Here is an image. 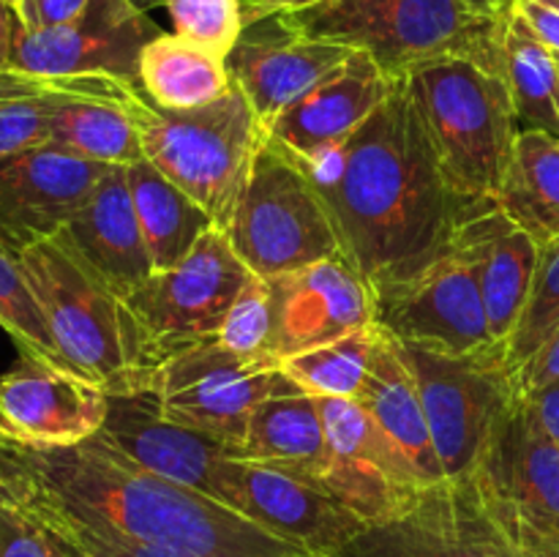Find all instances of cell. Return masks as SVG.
Instances as JSON below:
<instances>
[{
  "label": "cell",
  "mask_w": 559,
  "mask_h": 557,
  "mask_svg": "<svg viewBox=\"0 0 559 557\" xmlns=\"http://www.w3.org/2000/svg\"><path fill=\"white\" fill-rule=\"evenodd\" d=\"M559 328V240L540 246L538 268L522 317L506 344V360L516 375Z\"/></svg>",
  "instance_id": "cell-36"
},
{
  "label": "cell",
  "mask_w": 559,
  "mask_h": 557,
  "mask_svg": "<svg viewBox=\"0 0 559 557\" xmlns=\"http://www.w3.org/2000/svg\"><path fill=\"white\" fill-rule=\"evenodd\" d=\"M126 175H129L131 200H134L147 254H151L153 273L169 271L216 224L183 189H178L167 175L158 173L147 158L129 164Z\"/></svg>",
  "instance_id": "cell-27"
},
{
  "label": "cell",
  "mask_w": 559,
  "mask_h": 557,
  "mask_svg": "<svg viewBox=\"0 0 559 557\" xmlns=\"http://www.w3.org/2000/svg\"><path fill=\"white\" fill-rule=\"evenodd\" d=\"M251 276L254 273L235 254L227 233L213 227L178 265L153 273L131 293L126 306L145 344V382L169 355L216 339L229 306Z\"/></svg>",
  "instance_id": "cell-10"
},
{
  "label": "cell",
  "mask_w": 559,
  "mask_h": 557,
  "mask_svg": "<svg viewBox=\"0 0 559 557\" xmlns=\"http://www.w3.org/2000/svg\"><path fill=\"white\" fill-rule=\"evenodd\" d=\"M87 5L91 0H20L14 16L25 31H49L74 22Z\"/></svg>",
  "instance_id": "cell-40"
},
{
  "label": "cell",
  "mask_w": 559,
  "mask_h": 557,
  "mask_svg": "<svg viewBox=\"0 0 559 557\" xmlns=\"http://www.w3.org/2000/svg\"><path fill=\"white\" fill-rule=\"evenodd\" d=\"M453 249L473 268L489 315L491 336L506 349L527 304L540 246L533 235L511 222L497 202H484L462 218Z\"/></svg>",
  "instance_id": "cell-24"
},
{
  "label": "cell",
  "mask_w": 559,
  "mask_h": 557,
  "mask_svg": "<svg viewBox=\"0 0 559 557\" xmlns=\"http://www.w3.org/2000/svg\"><path fill=\"white\" fill-rule=\"evenodd\" d=\"M295 386L278 364L238 358L211 339L162 360L147 375L145 391L156 393L169 420L216 437L240 453L257 404Z\"/></svg>",
  "instance_id": "cell-11"
},
{
  "label": "cell",
  "mask_w": 559,
  "mask_h": 557,
  "mask_svg": "<svg viewBox=\"0 0 559 557\" xmlns=\"http://www.w3.org/2000/svg\"><path fill=\"white\" fill-rule=\"evenodd\" d=\"M55 238L123 300L153 276L126 167L112 164L98 180L91 200Z\"/></svg>",
  "instance_id": "cell-22"
},
{
  "label": "cell",
  "mask_w": 559,
  "mask_h": 557,
  "mask_svg": "<svg viewBox=\"0 0 559 557\" xmlns=\"http://www.w3.org/2000/svg\"><path fill=\"white\" fill-rule=\"evenodd\" d=\"M222 481L224 506L317 555L338 557L369 528L325 491L271 464L229 457Z\"/></svg>",
  "instance_id": "cell-14"
},
{
  "label": "cell",
  "mask_w": 559,
  "mask_h": 557,
  "mask_svg": "<svg viewBox=\"0 0 559 557\" xmlns=\"http://www.w3.org/2000/svg\"><path fill=\"white\" fill-rule=\"evenodd\" d=\"M358 402L369 410L382 431L393 437L396 446L407 453L426 486L445 481L407 355H404L402 344L382 333L380 328H377L369 377H366Z\"/></svg>",
  "instance_id": "cell-25"
},
{
  "label": "cell",
  "mask_w": 559,
  "mask_h": 557,
  "mask_svg": "<svg viewBox=\"0 0 559 557\" xmlns=\"http://www.w3.org/2000/svg\"><path fill=\"white\" fill-rule=\"evenodd\" d=\"M224 233L243 265L262 278L344 257L325 197L298 158L267 134Z\"/></svg>",
  "instance_id": "cell-7"
},
{
  "label": "cell",
  "mask_w": 559,
  "mask_h": 557,
  "mask_svg": "<svg viewBox=\"0 0 559 557\" xmlns=\"http://www.w3.org/2000/svg\"><path fill=\"white\" fill-rule=\"evenodd\" d=\"M540 3L551 5V9H557V11H559V0H540Z\"/></svg>",
  "instance_id": "cell-50"
},
{
  "label": "cell",
  "mask_w": 559,
  "mask_h": 557,
  "mask_svg": "<svg viewBox=\"0 0 559 557\" xmlns=\"http://www.w3.org/2000/svg\"><path fill=\"white\" fill-rule=\"evenodd\" d=\"M58 76L0 69V162L49 142V107Z\"/></svg>",
  "instance_id": "cell-34"
},
{
  "label": "cell",
  "mask_w": 559,
  "mask_h": 557,
  "mask_svg": "<svg viewBox=\"0 0 559 557\" xmlns=\"http://www.w3.org/2000/svg\"><path fill=\"white\" fill-rule=\"evenodd\" d=\"M0 328L9 333L20 355L66 366L22 271L20 251L3 238V233H0Z\"/></svg>",
  "instance_id": "cell-35"
},
{
  "label": "cell",
  "mask_w": 559,
  "mask_h": 557,
  "mask_svg": "<svg viewBox=\"0 0 559 557\" xmlns=\"http://www.w3.org/2000/svg\"><path fill=\"white\" fill-rule=\"evenodd\" d=\"M374 325L404 347L467 355L495 342L473 268L456 249L399 282L374 287Z\"/></svg>",
  "instance_id": "cell-12"
},
{
  "label": "cell",
  "mask_w": 559,
  "mask_h": 557,
  "mask_svg": "<svg viewBox=\"0 0 559 557\" xmlns=\"http://www.w3.org/2000/svg\"><path fill=\"white\" fill-rule=\"evenodd\" d=\"M513 9L524 16L530 31L551 49V55L559 60V11L551 5L540 3V0H516Z\"/></svg>",
  "instance_id": "cell-42"
},
{
  "label": "cell",
  "mask_w": 559,
  "mask_h": 557,
  "mask_svg": "<svg viewBox=\"0 0 559 557\" xmlns=\"http://www.w3.org/2000/svg\"><path fill=\"white\" fill-rule=\"evenodd\" d=\"M317 404H320L322 426H325L331 451L360 459V462L371 464L382 475L396 481L399 486H407V489L426 486L415 464L407 459V453L396 446L393 437L382 431V426L371 418V413L358 399L317 396Z\"/></svg>",
  "instance_id": "cell-32"
},
{
  "label": "cell",
  "mask_w": 559,
  "mask_h": 557,
  "mask_svg": "<svg viewBox=\"0 0 559 557\" xmlns=\"http://www.w3.org/2000/svg\"><path fill=\"white\" fill-rule=\"evenodd\" d=\"M31 489H33V486H31ZM38 511H41V508H38ZM41 517H44V513H41ZM49 528H52V524H49ZM52 530H55V528H52ZM55 533H58V530H55ZM58 535H60V533H58ZM60 538H63V535H60ZM63 544H66V557H85L80 549H76V546H71L66 538H63Z\"/></svg>",
  "instance_id": "cell-48"
},
{
  "label": "cell",
  "mask_w": 559,
  "mask_h": 557,
  "mask_svg": "<svg viewBox=\"0 0 559 557\" xmlns=\"http://www.w3.org/2000/svg\"><path fill=\"white\" fill-rule=\"evenodd\" d=\"M495 202L538 246L559 240V140L519 131Z\"/></svg>",
  "instance_id": "cell-28"
},
{
  "label": "cell",
  "mask_w": 559,
  "mask_h": 557,
  "mask_svg": "<svg viewBox=\"0 0 559 557\" xmlns=\"http://www.w3.org/2000/svg\"><path fill=\"white\" fill-rule=\"evenodd\" d=\"M14 9L0 0V69H9V55H11V42H14Z\"/></svg>",
  "instance_id": "cell-45"
},
{
  "label": "cell",
  "mask_w": 559,
  "mask_h": 557,
  "mask_svg": "<svg viewBox=\"0 0 559 557\" xmlns=\"http://www.w3.org/2000/svg\"><path fill=\"white\" fill-rule=\"evenodd\" d=\"M513 377H516L519 393H533L559 380V328Z\"/></svg>",
  "instance_id": "cell-41"
},
{
  "label": "cell",
  "mask_w": 559,
  "mask_h": 557,
  "mask_svg": "<svg viewBox=\"0 0 559 557\" xmlns=\"http://www.w3.org/2000/svg\"><path fill=\"white\" fill-rule=\"evenodd\" d=\"M491 3L500 5V9H506V11H511V9H513V3H516V0H491Z\"/></svg>",
  "instance_id": "cell-49"
},
{
  "label": "cell",
  "mask_w": 559,
  "mask_h": 557,
  "mask_svg": "<svg viewBox=\"0 0 559 557\" xmlns=\"http://www.w3.org/2000/svg\"><path fill=\"white\" fill-rule=\"evenodd\" d=\"M519 524H522V528L527 530V535H530V538H533V544L538 546L540 557H559V538H551V535L535 533V530L527 528V524H524L522 519H519Z\"/></svg>",
  "instance_id": "cell-46"
},
{
  "label": "cell",
  "mask_w": 559,
  "mask_h": 557,
  "mask_svg": "<svg viewBox=\"0 0 559 557\" xmlns=\"http://www.w3.org/2000/svg\"><path fill=\"white\" fill-rule=\"evenodd\" d=\"M151 14L131 0H91L82 16L49 31L14 22L9 69L41 76L107 74L140 85V58L158 36Z\"/></svg>",
  "instance_id": "cell-13"
},
{
  "label": "cell",
  "mask_w": 559,
  "mask_h": 557,
  "mask_svg": "<svg viewBox=\"0 0 559 557\" xmlns=\"http://www.w3.org/2000/svg\"><path fill=\"white\" fill-rule=\"evenodd\" d=\"M475 478L527 528L559 538V442L544 429L524 393L491 437Z\"/></svg>",
  "instance_id": "cell-20"
},
{
  "label": "cell",
  "mask_w": 559,
  "mask_h": 557,
  "mask_svg": "<svg viewBox=\"0 0 559 557\" xmlns=\"http://www.w3.org/2000/svg\"><path fill=\"white\" fill-rule=\"evenodd\" d=\"M500 69L519 131H544L559 140V63L516 9L502 25Z\"/></svg>",
  "instance_id": "cell-30"
},
{
  "label": "cell",
  "mask_w": 559,
  "mask_h": 557,
  "mask_svg": "<svg viewBox=\"0 0 559 557\" xmlns=\"http://www.w3.org/2000/svg\"><path fill=\"white\" fill-rule=\"evenodd\" d=\"M98 435L136 467L218 502L224 491V462L229 457L240 459L227 442L169 420L153 391L107 393V420Z\"/></svg>",
  "instance_id": "cell-17"
},
{
  "label": "cell",
  "mask_w": 559,
  "mask_h": 557,
  "mask_svg": "<svg viewBox=\"0 0 559 557\" xmlns=\"http://www.w3.org/2000/svg\"><path fill=\"white\" fill-rule=\"evenodd\" d=\"M20 451V448H16ZM22 453V451H20ZM25 459V457H22ZM27 464V459H25ZM31 470V486H33V497H36V506L41 508L44 519L69 541L71 546L82 552L85 557H197V555H183V552H169V549H156V546H145V544H134V541L118 538V535H107L98 533V530L85 528V524L74 522L58 502L52 500V495L47 491V486L41 484V478L36 475V470L27 464Z\"/></svg>",
  "instance_id": "cell-39"
},
{
  "label": "cell",
  "mask_w": 559,
  "mask_h": 557,
  "mask_svg": "<svg viewBox=\"0 0 559 557\" xmlns=\"http://www.w3.org/2000/svg\"><path fill=\"white\" fill-rule=\"evenodd\" d=\"M278 16L304 36L366 52L388 80H399L442 58L500 69L508 11L491 0H328Z\"/></svg>",
  "instance_id": "cell-3"
},
{
  "label": "cell",
  "mask_w": 559,
  "mask_h": 557,
  "mask_svg": "<svg viewBox=\"0 0 559 557\" xmlns=\"http://www.w3.org/2000/svg\"><path fill=\"white\" fill-rule=\"evenodd\" d=\"M107 420V391L66 366L20 355L0 377V431L27 448H69Z\"/></svg>",
  "instance_id": "cell-16"
},
{
  "label": "cell",
  "mask_w": 559,
  "mask_h": 557,
  "mask_svg": "<svg viewBox=\"0 0 559 557\" xmlns=\"http://www.w3.org/2000/svg\"><path fill=\"white\" fill-rule=\"evenodd\" d=\"M140 85L107 74L58 76L49 107V142L98 164L140 162L142 142L134 107Z\"/></svg>",
  "instance_id": "cell-21"
},
{
  "label": "cell",
  "mask_w": 559,
  "mask_h": 557,
  "mask_svg": "<svg viewBox=\"0 0 559 557\" xmlns=\"http://www.w3.org/2000/svg\"><path fill=\"white\" fill-rule=\"evenodd\" d=\"M140 87L162 109H197L233 87L227 60L175 33H158L140 58Z\"/></svg>",
  "instance_id": "cell-29"
},
{
  "label": "cell",
  "mask_w": 559,
  "mask_h": 557,
  "mask_svg": "<svg viewBox=\"0 0 559 557\" xmlns=\"http://www.w3.org/2000/svg\"><path fill=\"white\" fill-rule=\"evenodd\" d=\"M142 156L227 229L265 126L238 85L197 109H162L142 93L134 107Z\"/></svg>",
  "instance_id": "cell-6"
},
{
  "label": "cell",
  "mask_w": 559,
  "mask_h": 557,
  "mask_svg": "<svg viewBox=\"0 0 559 557\" xmlns=\"http://www.w3.org/2000/svg\"><path fill=\"white\" fill-rule=\"evenodd\" d=\"M524 399L530 402L533 413L538 415L544 429L559 442V380L549 382V386L538 388L533 393H524Z\"/></svg>",
  "instance_id": "cell-43"
},
{
  "label": "cell",
  "mask_w": 559,
  "mask_h": 557,
  "mask_svg": "<svg viewBox=\"0 0 559 557\" xmlns=\"http://www.w3.org/2000/svg\"><path fill=\"white\" fill-rule=\"evenodd\" d=\"M557 63H559V60H557Z\"/></svg>",
  "instance_id": "cell-53"
},
{
  "label": "cell",
  "mask_w": 559,
  "mask_h": 557,
  "mask_svg": "<svg viewBox=\"0 0 559 557\" xmlns=\"http://www.w3.org/2000/svg\"><path fill=\"white\" fill-rule=\"evenodd\" d=\"M404 355L418 382L445 481L473 478L489 451L491 437L519 399L506 349L451 355L404 347Z\"/></svg>",
  "instance_id": "cell-9"
},
{
  "label": "cell",
  "mask_w": 559,
  "mask_h": 557,
  "mask_svg": "<svg viewBox=\"0 0 559 557\" xmlns=\"http://www.w3.org/2000/svg\"><path fill=\"white\" fill-rule=\"evenodd\" d=\"M131 3H134L136 9H142V11H147V14H151L153 9H162L164 0H131Z\"/></svg>",
  "instance_id": "cell-47"
},
{
  "label": "cell",
  "mask_w": 559,
  "mask_h": 557,
  "mask_svg": "<svg viewBox=\"0 0 559 557\" xmlns=\"http://www.w3.org/2000/svg\"><path fill=\"white\" fill-rule=\"evenodd\" d=\"M175 36L227 60L243 33V0H164Z\"/></svg>",
  "instance_id": "cell-38"
},
{
  "label": "cell",
  "mask_w": 559,
  "mask_h": 557,
  "mask_svg": "<svg viewBox=\"0 0 559 557\" xmlns=\"http://www.w3.org/2000/svg\"><path fill=\"white\" fill-rule=\"evenodd\" d=\"M331 446L322 426L317 396L295 386L262 399L249 418L240 459L271 464L306 484H314L325 470Z\"/></svg>",
  "instance_id": "cell-26"
},
{
  "label": "cell",
  "mask_w": 559,
  "mask_h": 557,
  "mask_svg": "<svg viewBox=\"0 0 559 557\" xmlns=\"http://www.w3.org/2000/svg\"><path fill=\"white\" fill-rule=\"evenodd\" d=\"M273 295L271 358L276 364L374 325V289L347 257L267 278Z\"/></svg>",
  "instance_id": "cell-15"
},
{
  "label": "cell",
  "mask_w": 559,
  "mask_h": 557,
  "mask_svg": "<svg viewBox=\"0 0 559 557\" xmlns=\"http://www.w3.org/2000/svg\"><path fill=\"white\" fill-rule=\"evenodd\" d=\"M404 80L448 186L469 205L495 202L519 137L502 71L473 58H442Z\"/></svg>",
  "instance_id": "cell-4"
},
{
  "label": "cell",
  "mask_w": 559,
  "mask_h": 557,
  "mask_svg": "<svg viewBox=\"0 0 559 557\" xmlns=\"http://www.w3.org/2000/svg\"><path fill=\"white\" fill-rule=\"evenodd\" d=\"M5 5H9V9H16V5H20V0H3Z\"/></svg>",
  "instance_id": "cell-51"
},
{
  "label": "cell",
  "mask_w": 559,
  "mask_h": 557,
  "mask_svg": "<svg viewBox=\"0 0 559 557\" xmlns=\"http://www.w3.org/2000/svg\"><path fill=\"white\" fill-rule=\"evenodd\" d=\"M391 93V80L366 52L355 49L344 66L287 112L278 115L265 134L300 164L347 142Z\"/></svg>",
  "instance_id": "cell-23"
},
{
  "label": "cell",
  "mask_w": 559,
  "mask_h": 557,
  "mask_svg": "<svg viewBox=\"0 0 559 557\" xmlns=\"http://www.w3.org/2000/svg\"><path fill=\"white\" fill-rule=\"evenodd\" d=\"M14 446L52 500L98 533L197 557H325L213 497L136 467L102 435L69 448Z\"/></svg>",
  "instance_id": "cell-2"
},
{
  "label": "cell",
  "mask_w": 559,
  "mask_h": 557,
  "mask_svg": "<svg viewBox=\"0 0 559 557\" xmlns=\"http://www.w3.org/2000/svg\"><path fill=\"white\" fill-rule=\"evenodd\" d=\"M377 344V325L349 333L338 342L282 360V371L311 396L358 399L369 377Z\"/></svg>",
  "instance_id": "cell-33"
},
{
  "label": "cell",
  "mask_w": 559,
  "mask_h": 557,
  "mask_svg": "<svg viewBox=\"0 0 559 557\" xmlns=\"http://www.w3.org/2000/svg\"><path fill=\"white\" fill-rule=\"evenodd\" d=\"M112 164L38 145L0 162V233L14 249L52 238L91 200Z\"/></svg>",
  "instance_id": "cell-19"
},
{
  "label": "cell",
  "mask_w": 559,
  "mask_h": 557,
  "mask_svg": "<svg viewBox=\"0 0 559 557\" xmlns=\"http://www.w3.org/2000/svg\"><path fill=\"white\" fill-rule=\"evenodd\" d=\"M273 336V295L271 282L262 276H251L249 284L240 289L238 298L229 306L216 342L224 349L246 360H276L271 358Z\"/></svg>",
  "instance_id": "cell-37"
},
{
  "label": "cell",
  "mask_w": 559,
  "mask_h": 557,
  "mask_svg": "<svg viewBox=\"0 0 559 557\" xmlns=\"http://www.w3.org/2000/svg\"><path fill=\"white\" fill-rule=\"evenodd\" d=\"M353 52L342 44L304 36L276 14L243 27L227 55V71L267 129L278 115L347 63Z\"/></svg>",
  "instance_id": "cell-18"
},
{
  "label": "cell",
  "mask_w": 559,
  "mask_h": 557,
  "mask_svg": "<svg viewBox=\"0 0 559 557\" xmlns=\"http://www.w3.org/2000/svg\"><path fill=\"white\" fill-rule=\"evenodd\" d=\"M0 557H66V544L36 506L31 470L11 440L0 442Z\"/></svg>",
  "instance_id": "cell-31"
},
{
  "label": "cell",
  "mask_w": 559,
  "mask_h": 557,
  "mask_svg": "<svg viewBox=\"0 0 559 557\" xmlns=\"http://www.w3.org/2000/svg\"><path fill=\"white\" fill-rule=\"evenodd\" d=\"M300 167L325 197L344 257L371 289L445 254L475 208L448 186L404 76L391 80L385 102L347 142Z\"/></svg>",
  "instance_id": "cell-1"
},
{
  "label": "cell",
  "mask_w": 559,
  "mask_h": 557,
  "mask_svg": "<svg viewBox=\"0 0 559 557\" xmlns=\"http://www.w3.org/2000/svg\"><path fill=\"white\" fill-rule=\"evenodd\" d=\"M328 3V0H243V22H260L265 16L295 14V11L314 9V5Z\"/></svg>",
  "instance_id": "cell-44"
},
{
  "label": "cell",
  "mask_w": 559,
  "mask_h": 557,
  "mask_svg": "<svg viewBox=\"0 0 559 557\" xmlns=\"http://www.w3.org/2000/svg\"><path fill=\"white\" fill-rule=\"evenodd\" d=\"M338 557H540L511 511L475 478L424 486L385 522L369 524Z\"/></svg>",
  "instance_id": "cell-8"
},
{
  "label": "cell",
  "mask_w": 559,
  "mask_h": 557,
  "mask_svg": "<svg viewBox=\"0 0 559 557\" xmlns=\"http://www.w3.org/2000/svg\"><path fill=\"white\" fill-rule=\"evenodd\" d=\"M5 440V437H3V431H0V442H3Z\"/></svg>",
  "instance_id": "cell-52"
},
{
  "label": "cell",
  "mask_w": 559,
  "mask_h": 557,
  "mask_svg": "<svg viewBox=\"0 0 559 557\" xmlns=\"http://www.w3.org/2000/svg\"><path fill=\"white\" fill-rule=\"evenodd\" d=\"M16 251L63 364L107 393L142 391L145 344L126 300L55 235Z\"/></svg>",
  "instance_id": "cell-5"
}]
</instances>
